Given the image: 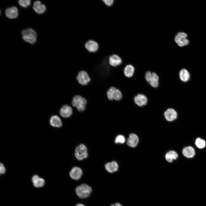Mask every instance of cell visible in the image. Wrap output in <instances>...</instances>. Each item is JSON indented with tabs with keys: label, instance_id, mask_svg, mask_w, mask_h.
Here are the masks:
<instances>
[{
	"label": "cell",
	"instance_id": "obj_5",
	"mask_svg": "<svg viewBox=\"0 0 206 206\" xmlns=\"http://www.w3.org/2000/svg\"><path fill=\"white\" fill-rule=\"evenodd\" d=\"M108 98L110 100L113 99L119 101L121 99L122 95L121 91L118 89L113 86L111 87L107 92Z\"/></svg>",
	"mask_w": 206,
	"mask_h": 206
},
{
	"label": "cell",
	"instance_id": "obj_21",
	"mask_svg": "<svg viewBox=\"0 0 206 206\" xmlns=\"http://www.w3.org/2000/svg\"><path fill=\"white\" fill-rule=\"evenodd\" d=\"M32 181L33 185L36 187H40L44 185L45 181L42 178H40L37 175H34L32 177Z\"/></svg>",
	"mask_w": 206,
	"mask_h": 206
},
{
	"label": "cell",
	"instance_id": "obj_27",
	"mask_svg": "<svg viewBox=\"0 0 206 206\" xmlns=\"http://www.w3.org/2000/svg\"><path fill=\"white\" fill-rule=\"evenodd\" d=\"M18 3L21 6L26 8L30 5L31 1L30 0H19L18 1Z\"/></svg>",
	"mask_w": 206,
	"mask_h": 206
},
{
	"label": "cell",
	"instance_id": "obj_28",
	"mask_svg": "<svg viewBox=\"0 0 206 206\" xmlns=\"http://www.w3.org/2000/svg\"><path fill=\"white\" fill-rule=\"evenodd\" d=\"M103 1L106 5L108 6H110L113 4L114 1L113 0H104Z\"/></svg>",
	"mask_w": 206,
	"mask_h": 206
},
{
	"label": "cell",
	"instance_id": "obj_16",
	"mask_svg": "<svg viewBox=\"0 0 206 206\" xmlns=\"http://www.w3.org/2000/svg\"><path fill=\"white\" fill-rule=\"evenodd\" d=\"M122 62L121 58L118 55L113 54L109 58V64L112 66L116 67L120 65Z\"/></svg>",
	"mask_w": 206,
	"mask_h": 206
},
{
	"label": "cell",
	"instance_id": "obj_22",
	"mask_svg": "<svg viewBox=\"0 0 206 206\" xmlns=\"http://www.w3.org/2000/svg\"><path fill=\"white\" fill-rule=\"evenodd\" d=\"M49 122L51 125L53 127L60 128L62 126V122L61 119L57 115H53L51 116Z\"/></svg>",
	"mask_w": 206,
	"mask_h": 206
},
{
	"label": "cell",
	"instance_id": "obj_11",
	"mask_svg": "<svg viewBox=\"0 0 206 206\" xmlns=\"http://www.w3.org/2000/svg\"><path fill=\"white\" fill-rule=\"evenodd\" d=\"M182 154L187 159H192L195 155V150L194 148L191 146H188L184 147L182 150Z\"/></svg>",
	"mask_w": 206,
	"mask_h": 206
},
{
	"label": "cell",
	"instance_id": "obj_4",
	"mask_svg": "<svg viewBox=\"0 0 206 206\" xmlns=\"http://www.w3.org/2000/svg\"><path fill=\"white\" fill-rule=\"evenodd\" d=\"M145 77L146 81L152 87L156 88L158 86L159 77L156 73L147 71L145 73Z\"/></svg>",
	"mask_w": 206,
	"mask_h": 206
},
{
	"label": "cell",
	"instance_id": "obj_3",
	"mask_svg": "<svg viewBox=\"0 0 206 206\" xmlns=\"http://www.w3.org/2000/svg\"><path fill=\"white\" fill-rule=\"evenodd\" d=\"M72 104V106L76 107L79 111L82 112L85 109L87 101L84 98L77 95L73 97Z\"/></svg>",
	"mask_w": 206,
	"mask_h": 206
},
{
	"label": "cell",
	"instance_id": "obj_1",
	"mask_svg": "<svg viewBox=\"0 0 206 206\" xmlns=\"http://www.w3.org/2000/svg\"><path fill=\"white\" fill-rule=\"evenodd\" d=\"M92 191L91 187L85 184H83L78 186L76 189V194L81 199H85L88 197Z\"/></svg>",
	"mask_w": 206,
	"mask_h": 206
},
{
	"label": "cell",
	"instance_id": "obj_6",
	"mask_svg": "<svg viewBox=\"0 0 206 206\" xmlns=\"http://www.w3.org/2000/svg\"><path fill=\"white\" fill-rule=\"evenodd\" d=\"M88 155L87 148L84 144H80L76 148L75 156L78 160H83L86 158Z\"/></svg>",
	"mask_w": 206,
	"mask_h": 206
},
{
	"label": "cell",
	"instance_id": "obj_20",
	"mask_svg": "<svg viewBox=\"0 0 206 206\" xmlns=\"http://www.w3.org/2000/svg\"><path fill=\"white\" fill-rule=\"evenodd\" d=\"M105 168L108 172L112 173L117 171L118 166L116 162L113 161L106 163L105 165Z\"/></svg>",
	"mask_w": 206,
	"mask_h": 206
},
{
	"label": "cell",
	"instance_id": "obj_19",
	"mask_svg": "<svg viewBox=\"0 0 206 206\" xmlns=\"http://www.w3.org/2000/svg\"><path fill=\"white\" fill-rule=\"evenodd\" d=\"M86 48L90 52H95L97 51L98 48V43L95 41L90 40L85 43Z\"/></svg>",
	"mask_w": 206,
	"mask_h": 206
},
{
	"label": "cell",
	"instance_id": "obj_13",
	"mask_svg": "<svg viewBox=\"0 0 206 206\" xmlns=\"http://www.w3.org/2000/svg\"><path fill=\"white\" fill-rule=\"evenodd\" d=\"M72 110L71 107L67 105L63 106L60 110V115L65 118L70 117L72 114Z\"/></svg>",
	"mask_w": 206,
	"mask_h": 206
},
{
	"label": "cell",
	"instance_id": "obj_24",
	"mask_svg": "<svg viewBox=\"0 0 206 206\" xmlns=\"http://www.w3.org/2000/svg\"><path fill=\"white\" fill-rule=\"evenodd\" d=\"M196 147L200 149L204 148L206 146V142L205 140L200 137L197 138L195 141Z\"/></svg>",
	"mask_w": 206,
	"mask_h": 206
},
{
	"label": "cell",
	"instance_id": "obj_25",
	"mask_svg": "<svg viewBox=\"0 0 206 206\" xmlns=\"http://www.w3.org/2000/svg\"><path fill=\"white\" fill-rule=\"evenodd\" d=\"M179 77L181 80L183 82H186L189 80L190 78V74L186 69H183L180 71Z\"/></svg>",
	"mask_w": 206,
	"mask_h": 206
},
{
	"label": "cell",
	"instance_id": "obj_9",
	"mask_svg": "<svg viewBox=\"0 0 206 206\" xmlns=\"http://www.w3.org/2000/svg\"><path fill=\"white\" fill-rule=\"evenodd\" d=\"M134 101L136 105L141 107L146 105L148 102V98L144 94H138L134 97Z\"/></svg>",
	"mask_w": 206,
	"mask_h": 206
},
{
	"label": "cell",
	"instance_id": "obj_7",
	"mask_svg": "<svg viewBox=\"0 0 206 206\" xmlns=\"http://www.w3.org/2000/svg\"><path fill=\"white\" fill-rule=\"evenodd\" d=\"M187 34L183 32H179L175 36V40L180 46L182 47L187 45L189 41L187 38Z\"/></svg>",
	"mask_w": 206,
	"mask_h": 206
},
{
	"label": "cell",
	"instance_id": "obj_23",
	"mask_svg": "<svg viewBox=\"0 0 206 206\" xmlns=\"http://www.w3.org/2000/svg\"><path fill=\"white\" fill-rule=\"evenodd\" d=\"M135 69L131 64L126 65L124 68V73L125 76L127 78H131L133 76L134 73Z\"/></svg>",
	"mask_w": 206,
	"mask_h": 206
},
{
	"label": "cell",
	"instance_id": "obj_15",
	"mask_svg": "<svg viewBox=\"0 0 206 206\" xmlns=\"http://www.w3.org/2000/svg\"><path fill=\"white\" fill-rule=\"evenodd\" d=\"M33 8L35 11L39 14L43 13L46 9L45 5L41 4L39 1H35L34 2Z\"/></svg>",
	"mask_w": 206,
	"mask_h": 206
},
{
	"label": "cell",
	"instance_id": "obj_31",
	"mask_svg": "<svg viewBox=\"0 0 206 206\" xmlns=\"http://www.w3.org/2000/svg\"><path fill=\"white\" fill-rule=\"evenodd\" d=\"M76 206H85L84 205L81 203H78Z\"/></svg>",
	"mask_w": 206,
	"mask_h": 206
},
{
	"label": "cell",
	"instance_id": "obj_12",
	"mask_svg": "<svg viewBox=\"0 0 206 206\" xmlns=\"http://www.w3.org/2000/svg\"><path fill=\"white\" fill-rule=\"evenodd\" d=\"M69 174L72 179L77 180L81 178L82 175V171L80 167H74L71 169Z\"/></svg>",
	"mask_w": 206,
	"mask_h": 206
},
{
	"label": "cell",
	"instance_id": "obj_26",
	"mask_svg": "<svg viewBox=\"0 0 206 206\" xmlns=\"http://www.w3.org/2000/svg\"><path fill=\"white\" fill-rule=\"evenodd\" d=\"M125 141L124 137L122 135H118L115 138V142L116 144H123Z\"/></svg>",
	"mask_w": 206,
	"mask_h": 206
},
{
	"label": "cell",
	"instance_id": "obj_30",
	"mask_svg": "<svg viewBox=\"0 0 206 206\" xmlns=\"http://www.w3.org/2000/svg\"><path fill=\"white\" fill-rule=\"evenodd\" d=\"M110 206H122L121 204L118 203H116L114 204H111Z\"/></svg>",
	"mask_w": 206,
	"mask_h": 206
},
{
	"label": "cell",
	"instance_id": "obj_2",
	"mask_svg": "<svg viewBox=\"0 0 206 206\" xmlns=\"http://www.w3.org/2000/svg\"><path fill=\"white\" fill-rule=\"evenodd\" d=\"M21 33L23 38L25 41L32 44L36 42L37 33L33 29L29 28L23 30L22 31Z\"/></svg>",
	"mask_w": 206,
	"mask_h": 206
},
{
	"label": "cell",
	"instance_id": "obj_8",
	"mask_svg": "<svg viewBox=\"0 0 206 206\" xmlns=\"http://www.w3.org/2000/svg\"><path fill=\"white\" fill-rule=\"evenodd\" d=\"M76 79L78 83L82 85H87L91 80L88 73L84 71H82L78 73Z\"/></svg>",
	"mask_w": 206,
	"mask_h": 206
},
{
	"label": "cell",
	"instance_id": "obj_18",
	"mask_svg": "<svg viewBox=\"0 0 206 206\" xmlns=\"http://www.w3.org/2000/svg\"><path fill=\"white\" fill-rule=\"evenodd\" d=\"M179 157L178 153L175 150H171L168 151L165 155L166 160L169 163H172L176 160Z\"/></svg>",
	"mask_w": 206,
	"mask_h": 206
},
{
	"label": "cell",
	"instance_id": "obj_17",
	"mask_svg": "<svg viewBox=\"0 0 206 206\" xmlns=\"http://www.w3.org/2000/svg\"><path fill=\"white\" fill-rule=\"evenodd\" d=\"M139 139L138 136L134 134H131L127 140V144L129 146L134 147H136L138 142Z\"/></svg>",
	"mask_w": 206,
	"mask_h": 206
},
{
	"label": "cell",
	"instance_id": "obj_29",
	"mask_svg": "<svg viewBox=\"0 0 206 206\" xmlns=\"http://www.w3.org/2000/svg\"><path fill=\"white\" fill-rule=\"evenodd\" d=\"M6 171V169L3 164L1 163L0 165V173L1 174H4Z\"/></svg>",
	"mask_w": 206,
	"mask_h": 206
},
{
	"label": "cell",
	"instance_id": "obj_10",
	"mask_svg": "<svg viewBox=\"0 0 206 206\" xmlns=\"http://www.w3.org/2000/svg\"><path fill=\"white\" fill-rule=\"evenodd\" d=\"M166 120L170 122L175 120L177 117V113L176 111L172 108L167 109L164 114Z\"/></svg>",
	"mask_w": 206,
	"mask_h": 206
},
{
	"label": "cell",
	"instance_id": "obj_14",
	"mask_svg": "<svg viewBox=\"0 0 206 206\" xmlns=\"http://www.w3.org/2000/svg\"><path fill=\"white\" fill-rule=\"evenodd\" d=\"M18 10L15 6L7 8L5 11L6 16L9 19L16 18L18 16Z\"/></svg>",
	"mask_w": 206,
	"mask_h": 206
}]
</instances>
